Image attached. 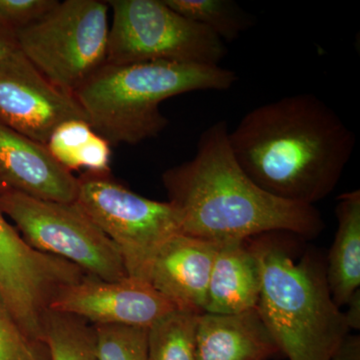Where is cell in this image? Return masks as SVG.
<instances>
[{"label":"cell","instance_id":"obj_1","mask_svg":"<svg viewBox=\"0 0 360 360\" xmlns=\"http://www.w3.org/2000/svg\"><path fill=\"white\" fill-rule=\"evenodd\" d=\"M234 158L260 188L314 205L335 191L354 153V132L312 94L258 106L229 131Z\"/></svg>","mask_w":360,"mask_h":360},{"label":"cell","instance_id":"obj_2","mask_svg":"<svg viewBox=\"0 0 360 360\" xmlns=\"http://www.w3.org/2000/svg\"><path fill=\"white\" fill-rule=\"evenodd\" d=\"M180 232L213 243L248 240L270 232L314 238L324 222L314 205L281 200L260 188L234 158L229 125L200 135L193 160L162 174Z\"/></svg>","mask_w":360,"mask_h":360},{"label":"cell","instance_id":"obj_3","mask_svg":"<svg viewBox=\"0 0 360 360\" xmlns=\"http://www.w3.org/2000/svg\"><path fill=\"white\" fill-rule=\"evenodd\" d=\"M285 234L248 239L262 278L258 314L288 360H331L350 329L329 291L326 264L310 253L296 260Z\"/></svg>","mask_w":360,"mask_h":360},{"label":"cell","instance_id":"obj_4","mask_svg":"<svg viewBox=\"0 0 360 360\" xmlns=\"http://www.w3.org/2000/svg\"><path fill=\"white\" fill-rule=\"evenodd\" d=\"M238 80L220 65L153 61L105 63L75 91L87 122L110 144H137L167 127L161 103L198 90L224 91Z\"/></svg>","mask_w":360,"mask_h":360},{"label":"cell","instance_id":"obj_5","mask_svg":"<svg viewBox=\"0 0 360 360\" xmlns=\"http://www.w3.org/2000/svg\"><path fill=\"white\" fill-rule=\"evenodd\" d=\"M108 1L65 0L15 32L18 49L58 89L75 94L106 63Z\"/></svg>","mask_w":360,"mask_h":360},{"label":"cell","instance_id":"obj_6","mask_svg":"<svg viewBox=\"0 0 360 360\" xmlns=\"http://www.w3.org/2000/svg\"><path fill=\"white\" fill-rule=\"evenodd\" d=\"M112 25L108 65L170 61L219 65L226 56L224 40L180 15L165 0H110Z\"/></svg>","mask_w":360,"mask_h":360},{"label":"cell","instance_id":"obj_7","mask_svg":"<svg viewBox=\"0 0 360 360\" xmlns=\"http://www.w3.org/2000/svg\"><path fill=\"white\" fill-rule=\"evenodd\" d=\"M0 212L9 217L33 250L75 265L105 281L129 277L120 251L77 202L0 194Z\"/></svg>","mask_w":360,"mask_h":360},{"label":"cell","instance_id":"obj_8","mask_svg":"<svg viewBox=\"0 0 360 360\" xmlns=\"http://www.w3.org/2000/svg\"><path fill=\"white\" fill-rule=\"evenodd\" d=\"M77 179L75 202L115 243L129 277L146 281L155 253L181 233L174 208L134 193L110 174L85 172Z\"/></svg>","mask_w":360,"mask_h":360},{"label":"cell","instance_id":"obj_9","mask_svg":"<svg viewBox=\"0 0 360 360\" xmlns=\"http://www.w3.org/2000/svg\"><path fill=\"white\" fill-rule=\"evenodd\" d=\"M86 276L61 258L33 250L0 212V295L20 328L42 341V321L56 295Z\"/></svg>","mask_w":360,"mask_h":360},{"label":"cell","instance_id":"obj_10","mask_svg":"<svg viewBox=\"0 0 360 360\" xmlns=\"http://www.w3.org/2000/svg\"><path fill=\"white\" fill-rule=\"evenodd\" d=\"M70 120H86L75 94L39 72L18 49L0 60V123L46 144L53 130Z\"/></svg>","mask_w":360,"mask_h":360},{"label":"cell","instance_id":"obj_11","mask_svg":"<svg viewBox=\"0 0 360 360\" xmlns=\"http://www.w3.org/2000/svg\"><path fill=\"white\" fill-rule=\"evenodd\" d=\"M172 302L148 283L127 278L105 281L84 276L63 288L49 305L94 326H125L149 328L175 310Z\"/></svg>","mask_w":360,"mask_h":360},{"label":"cell","instance_id":"obj_12","mask_svg":"<svg viewBox=\"0 0 360 360\" xmlns=\"http://www.w3.org/2000/svg\"><path fill=\"white\" fill-rule=\"evenodd\" d=\"M78 179L52 158L44 144L0 123V194L75 202Z\"/></svg>","mask_w":360,"mask_h":360},{"label":"cell","instance_id":"obj_13","mask_svg":"<svg viewBox=\"0 0 360 360\" xmlns=\"http://www.w3.org/2000/svg\"><path fill=\"white\" fill-rule=\"evenodd\" d=\"M217 248L219 243L176 234L155 253L149 264L146 281L175 309L205 314Z\"/></svg>","mask_w":360,"mask_h":360},{"label":"cell","instance_id":"obj_14","mask_svg":"<svg viewBox=\"0 0 360 360\" xmlns=\"http://www.w3.org/2000/svg\"><path fill=\"white\" fill-rule=\"evenodd\" d=\"M196 349L198 360H269L281 354L257 309L198 315Z\"/></svg>","mask_w":360,"mask_h":360},{"label":"cell","instance_id":"obj_15","mask_svg":"<svg viewBox=\"0 0 360 360\" xmlns=\"http://www.w3.org/2000/svg\"><path fill=\"white\" fill-rule=\"evenodd\" d=\"M260 270L248 240L219 243L208 283L205 312L238 314L257 309Z\"/></svg>","mask_w":360,"mask_h":360},{"label":"cell","instance_id":"obj_16","mask_svg":"<svg viewBox=\"0 0 360 360\" xmlns=\"http://www.w3.org/2000/svg\"><path fill=\"white\" fill-rule=\"evenodd\" d=\"M338 231L326 264L333 302L345 307L360 288V191L341 194L335 208Z\"/></svg>","mask_w":360,"mask_h":360},{"label":"cell","instance_id":"obj_17","mask_svg":"<svg viewBox=\"0 0 360 360\" xmlns=\"http://www.w3.org/2000/svg\"><path fill=\"white\" fill-rule=\"evenodd\" d=\"M45 146L52 158L70 172L84 168L90 174H110V142L97 134L86 120L61 123Z\"/></svg>","mask_w":360,"mask_h":360},{"label":"cell","instance_id":"obj_18","mask_svg":"<svg viewBox=\"0 0 360 360\" xmlns=\"http://www.w3.org/2000/svg\"><path fill=\"white\" fill-rule=\"evenodd\" d=\"M42 341L49 360H98L94 326L72 315L47 310Z\"/></svg>","mask_w":360,"mask_h":360},{"label":"cell","instance_id":"obj_19","mask_svg":"<svg viewBox=\"0 0 360 360\" xmlns=\"http://www.w3.org/2000/svg\"><path fill=\"white\" fill-rule=\"evenodd\" d=\"M180 15L212 30L224 42L238 39L253 25L251 14L231 0H165Z\"/></svg>","mask_w":360,"mask_h":360},{"label":"cell","instance_id":"obj_20","mask_svg":"<svg viewBox=\"0 0 360 360\" xmlns=\"http://www.w3.org/2000/svg\"><path fill=\"white\" fill-rule=\"evenodd\" d=\"M198 315L175 309L153 324L148 331V360H198Z\"/></svg>","mask_w":360,"mask_h":360},{"label":"cell","instance_id":"obj_21","mask_svg":"<svg viewBox=\"0 0 360 360\" xmlns=\"http://www.w3.org/2000/svg\"><path fill=\"white\" fill-rule=\"evenodd\" d=\"M98 360H148V328L94 326Z\"/></svg>","mask_w":360,"mask_h":360},{"label":"cell","instance_id":"obj_22","mask_svg":"<svg viewBox=\"0 0 360 360\" xmlns=\"http://www.w3.org/2000/svg\"><path fill=\"white\" fill-rule=\"evenodd\" d=\"M0 360H49L44 343L20 328L0 295Z\"/></svg>","mask_w":360,"mask_h":360},{"label":"cell","instance_id":"obj_23","mask_svg":"<svg viewBox=\"0 0 360 360\" xmlns=\"http://www.w3.org/2000/svg\"><path fill=\"white\" fill-rule=\"evenodd\" d=\"M58 4L56 0H0V23L18 32L44 18Z\"/></svg>","mask_w":360,"mask_h":360},{"label":"cell","instance_id":"obj_24","mask_svg":"<svg viewBox=\"0 0 360 360\" xmlns=\"http://www.w3.org/2000/svg\"><path fill=\"white\" fill-rule=\"evenodd\" d=\"M331 360H360V336L348 333L336 348Z\"/></svg>","mask_w":360,"mask_h":360},{"label":"cell","instance_id":"obj_25","mask_svg":"<svg viewBox=\"0 0 360 360\" xmlns=\"http://www.w3.org/2000/svg\"><path fill=\"white\" fill-rule=\"evenodd\" d=\"M347 310L343 312L345 321L350 330H359L360 328V290H357L348 300Z\"/></svg>","mask_w":360,"mask_h":360},{"label":"cell","instance_id":"obj_26","mask_svg":"<svg viewBox=\"0 0 360 360\" xmlns=\"http://www.w3.org/2000/svg\"><path fill=\"white\" fill-rule=\"evenodd\" d=\"M18 49L15 32L0 23V60Z\"/></svg>","mask_w":360,"mask_h":360}]
</instances>
